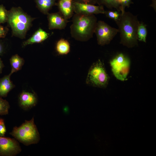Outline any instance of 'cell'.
I'll return each mask as SVG.
<instances>
[{
    "label": "cell",
    "mask_w": 156,
    "mask_h": 156,
    "mask_svg": "<svg viewBox=\"0 0 156 156\" xmlns=\"http://www.w3.org/2000/svg\"><path fill=\"white\" fill-rule=\"evenodd\" d=\"M120 33V43L128 48L138 45L137 33L140 21L137 15L125 11L115 21Z\"/></svg>",
    "instance_id": "obj_1"
},
{
    "label": "cell",
    "mask_w": 156,
    "mask_h": 156,
    "mask_svg": "<svg viewBox=\"0 0 156 156\" xmlns=\"http://www.w3.org/2000/svg\"><path fill=\"white\" fill-rule=\"evenodd\" d=\"M72 17L70 27L72 37L81 42L88 41L92 38L97 22L95 16L75 13Z\"/></svg>",
    "instance_id": "obj_2"
},
{
    "label": "cell",
    "mask_w": 156,
    "mask_h": 156,
    "mask_svg": "<svg viewBox=\"0 0 156 156\" xmlns=\"http://www.w3.org/2000/svg\"><path fill=\"white\" fill-rule=\"evenodd\" d=\"M35 18L25 12L20 7H12L8 11L7 21L12 29V36L25 38Z\"/></svg>",
    "instance_id": "obj_3"
},
{
    "label": "cell",
    "mask_w": 156,
    "mask_h": 156,
    "mask_svg": "<svg viewBox=\"0 0 156 156\" xmlns=\"http://www.w3.org/2000/svg\"><path fill=\"white\" fill-rule=\"evenodd\" d=\"M10 134L27 146L37 144L40 140L39 133L34 117L30 120H25L19 127H14Z\"/></svg>",
    "instance_id": "obj_4"
},
{
    "label": "cell",
    "mask_w": 156,
    "mask_h": 156,
    "mask_svg": "<svg viewBox=\"0 0 156 156\" xmlns=\"http://www.w3.org/2000/svg\"><path fill=\"white\" fill-rule=\"evenodd\" d=\"M109 79L104 62L99 59L93 63L90 67L86 83L90 86L105 88L108 85Z\"/></svg>",
    "instance_id": "obj_5"
},
{
    "label": "cell",
    "mask_w": 156,
    "mask_h": 156,
    "mask_svg": "<svg viewBox=\"0 0 156 156\" xmlns=\"http://www.w3.org/2000/svg\"><path fill=\"white\" fill-rule=\"evenodd\" d=\"M112 71L117 79L125 81L127 80L131 65L129 58L126 54L119 53L110 61Z\"/></svg>",
    "instance_id": "obj_6"
},
{
    "label": "cell",
    "mask_w": 156,
    "mask_h": 156,
    "mask_svg": "<svg viewBox=\"0 0 156 156\" xmlns=\"http://www.w3.org/2000/svg\"><path fill=\"white\" fill-rule=\"evenodd\" d=\"M118 32V29L110 26L104 21H97L95 30L98 44L104 46L109 44Z\"/></svg>",
    "instance_id": "obj_7"
},
{
    "label": "cell",
    "mask_w": 156,
    "mask_h": 156,
    "mask_svg": "<svg viewBox=\"0 0 156 156\" xmlns=\"http://www.w3.org/2000/svg\"><path fill=\"white\" fill-rule=\"evenodd\" d=\"M21 151L16 139L0 136V156H15Z\"/></svg>",
    "instance_id": "obj_8"
},
{
    "label": "cell",
    "mask_w": 156,
    "mask_h": 156,
    "mask_svg": "<svg viewBox=\"0 0 156 156\" xmlns=\"http://www.w3.org/2000/svg\"><path fill=\"white\" fill-rule=\"evenodd\" d=\"M73 6L74 11L75 14L85 15L104 14L105 11L103 6L102 5L96 6L73 1Z\"/></svg>",
    "instance_id": "obj_9"
},
{
    "label": "cell",
    "mask_w": 156,
    "mask_h": 156,
    "mask_svg": "<svg viewBox=\"0 0 156 156\" xmlns=\"http://www.w3.org/2000/svg\"><path fill=\"white\" fill-rule=\"evenodd\" d=\"M47 15L48 21V27L50 30L64 29L69 21L59 12L51 13H49Z\"/></svg>",
    "instance_id": "obj_10"
},
{
    "label": "cell",
    "mask_w": 156,
    "mask_h": 156,
    "mask_svg": "<svg viewBox=\"0 0 156 156\" xmlns=\"http://www.w3.org/2000/svg\"><path fill=\"white\" fill-rule=\"evenodd\" d=\"M38 99L36 94L34 92L23 91L20 94L18 103L20 106L24 110H28L35 106Z\"/></svg>",
    "instance_id": "obj_11"
},
{
    "label": "cell",
    "mask_w": 156,
    "mask_h": 156,
    "mask_svg": "<svg viewBox=\"0 0 156 156\" xmlns=\"http://www.w3.org/2000/svg\"><path fill=\"white\" fill-rule=\"evenodd\" d=\"M99 5L105 6L107 8H113L120 12L125 10L126 7L129 8L126 0H95Z\"/></svg>",
    "instance_id": "obj_12"
},
{
    "label": "cell",
    "mask_w": 156,
    "mask_h": 156,
    "mask_svg": "<svg viewBox=\"0 0 156 156\" xmlns=\"http://www.w3.org/2000/svg\"><path fill=\"white\" fill-rule=\"evenodd\" d=\"M73 0H59L56 3L59 12L66 19L72 17L74 14Z\"/></svg>",
    "instance_id": "obj_13"
},
{
    "label": "cell",
    "mask_w": 156,
    "mask_h": 156,
    "mask_svg": "<svg viewBox=\"0 0 156 156\" xmlns=\"http://www.w3.org/2000/svg\"><path fill=\"white\" fill-rule=\"evenodd\" d=\"M49 35V33L40 28L31 37L23 42L22 46L24 47L29 45L42 42L46 40Z\"/></svg>",
    "instance_id": "obj_14"
},
{
    "label": "cell",
    "mask_w": 156,
    "mask_h": 156,
    "mask_svg": "<svg viewBox=\"0 0 156 156\" xmlns=\"http://www.w3.org/2000/svg\"><path fill=\"white\" fill-rule=\"evenodd\" d=\"M11 75L10 73L0 79V97H6L15 86L10 80Z\"/></svg>",
    "instance_id": "obj_15"
},
{
    "label": "cell",
    "mask_w": 156,
    "mask_h": 156,
    "mask_svg": "<svg viewBox=\"0 0 156 156\" xmlns=\"http://www.w3.org/2000/svg\"><path fill=\"white\" fill-rule=\"evenodd\" d=\"M35 1L38 9L41 12L46 15L56 4V0H35Z\"/></svg>",
    "instance_id": "obj_16"
},
{
    "label": "cell",
    "mask_w": 156,
    "mask_h": 156,
    "mask_svg": "<svg viewBox=\"0 0 156 156\" xmlns=\"http://www.w3.org/2000/svg\"><path fill=\"white\" fill-rule=\"evenodd\" d=\"M10 60L11 67V71L10 73L11 75L21 70L25 63L24 59L18 54L12 56Z\"/></svg>",
    "instance_id": "obj_17"
},
{
    "label": "cell",
    "mask_w": 156,
    "mask_h": 156,
    "mask_svg": "<svg viewBox=\"0 0 156 156\" xmlns=\"http://www.w3.org/2000/svg\"><path fill=\"white\" fill-rule=\"evenodd\" d=\"M56 50L59 55H63L67 54L70 51L69 42L64 38L60 39L56 43Z\"/></svg>",
    "instance_id": "obj_18"
},
{
    "label": "cell",
    "mask_w": 156,
    "mask_h": 156,
    "mask_svg": "<svg viewBox=\"0 0 156 156\" xmlns=\"http://www.w3.org/2000/svg\"><path fill=\"white\" fill-rule=\"evenodd\" d=\"M147 34L146 25L142 22H140L137 33L138 40L146 43Z\"/></svg>",
    "instance_id": "obj_19"
},
{
    "label": "cell",
    "mask_w": 156,
    "mask_h": 156,
    "mask_svg": "<svg viewBox=\"0 0 156 156\" xmlns=\"http://www.w3.org/2000/svg\"><path fill=\"white\" fill-rule=\"evenodd\" d=\"M10 107L9 102L0 97V115H5L8 114Z\"/></svg>",
    "instance_id": "obj_20"
},
{
    "label": "cell",
    "mask_w": 156,
    "mask_h": 156,
    "mask_svg": "<svg viewBox=\"0 0 156 156\" xmlns=\"http://www.w3.org/2000/svg\"><path fill=\"white\" fill-rule=\"evenodd\" d=\"M8 18V10L2 4L0 5V24L7 22Z\"/></svg>",
    "instance_id": "obj_21"
},
{
    "label": "cell",
    "mask_w": 156,
    "mask_h": 156,
    "mask_svg": "<svg viewBox=\"0 0 156 156\" xmlns=\"http://www.w3.org/2000/svg\"><path fill=\"white\" fill-rule=\"evenodd\" d=\"M104 14L107 17L116 21L118 19L120 14V12L117 11L105 10Z\"/></svg>",
    "instance_id": "obj_22"
},
{
    "label": "cell",
    "mask_w": 156,
    "mask_h": 156,
    "mask_svg": "<svg viewBox=\"0 0 156 156\" xmlns=\"http://www.w3.org/2000/svg\"><path fill=\"white\" fill-rule=\"evenodd\" d=\"M6 132V129L5 125L4 120L0 118V136H4Z\"/></svg>",
    "instance_id": "obj_23"
},
{
    "label": "cell",
    "mask_w": 156,
    "mask_h": 156,
    "mask_svg": "<svg viewBox=\"0 0 156 156\" xmlns=\"http://www.w3.org/2000/svg\"><path fill=\"white\" fill-rule=\"evenodd\" d=\"M8 31V29L7 27L3 26L0 24V38H5Z\"/></svg>",
    "instance_id": "obj_24"
},
{
    "label": "cell",
    "mask_w": 156,
    "mask_h": 156,
    "mask_svg": "<svg viewBox=\"0 0 156 156\" xmlns=\"http://www.w3.org/2000/svg\"><path fill=\"white\" fill-rule=\"evenodd\" d=\"M75 2L81 3H87L94 5L96 3L95 0H73Z\"/></svg>",
    "instance_id": "obj_25"
},
{
    "label": "cell",
    "mask_w": 156,
    "mask_h": 156,
    "mask_svg": "<svg viewBox=\"0 0 156 156\" xmlns=\"http://www.w3.org/2000/svg\"><path fill=\"white\" fill-rule=\"evenodd\" d=\"M150 6L152 7L156 12V0H152V3Z\"/></svg>",
    "instance_id": "obj_26"
},
{
    "label": "cell",
    "mask_w": 156,
    "mask_h": 156,
    "mask_svg": "<svg viewBox=\"0 0 156 156\" xmlns=\"http://www.w3.org/2000/svg\"><path fill=\"white\" fill-rule=\"evenodd\" d=\"M4 51V47L3 43L0 41V55H2Z\"/></svg>",
    "instance_id": "obj_27"
},
{
    "label": "cell",
    "mask_w": 156,
    "mask_h": 156,
    "mask_svg": "<svg viewBox=\"0 0 156 156\" xmlns=\"http://www.w3.org/2000/svg\"><path fill=\"white\" fill-rule=\"evenodd\" d=\"M4 66L3 61L0 58V74L2 73L3 68Z\"/></svg>",
    "instance_id": "obj_28"
}]
</instances>
